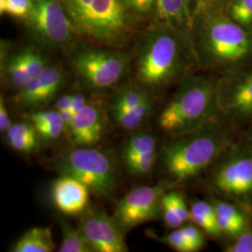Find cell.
<instances>
[{
	"mask_svg": "<svg viewBox=\"0 0 252 252\" xmlns=\"http://www.w3.org/2000/svg\"><path fill=\"white\" fill-rule=\"evenodd\" d=\"M177 185L169 181L154 186H141L130 190L117 203L113 217L126 233L136 226L156 220L161 213V199L164 192Z\"/></svg>",
	"mask_w": 252,
	"mask_h": 252,
	"instance_id": "cell-11",
	"label": "cell"
},
{
	"mask_svg": "<svg viewBox=\"0 0 252 252\" xmlns=\"http://www.w3.org/2000/svg\"><path fill=\"white\" fill-rule=\"evenodd\" d=\"M89 189L72 177L61 175L52 186V198L56 208L65 215H81L89 205Z\"/></svg>",
	"mask_w": 252,
	"mask_h": 252,
	"instance_id": "cell-15",
	"label": "cell"
},
{
	"mask_svg": "<svg viewBox=\"0 0 252 252\" xmlns=\"http://www.w3.org/2000/svg\"><path fill=\"white\" fill-rule=\"evenodd\" d=\"M30 121L35 127L53 123H63L61 113L55 110H38L30 115Z\"/></svg>",
	"mask_w": 252,
	"mask_h": 252,
	"instance_id": "cell-35",
	"label": "cell"
},
{
	"mask_svg": "<svg viewBox=\"0 0 252 252\" xmlns=\"http://www.w3.org/2000/svg\"><path fill=\"white\" fill-rule=\"evenodd\" d=\"M18 54L31 80L38 76L49 65L42 54L34 49H24L18 52Z\"/></svg>",
	"mask_w": 252,
	"mask_h": 252,
	"instance_id": "cell-27",
	"label": "cell"
},
{
	"mask_svg": "<svg viewBox=\"0 0 252 252\" xmlns=\"http://www.w3.org/2000/svg\"><path fill=\"white\" fill-rule=\"evenodd\" d=\"M229 0H197V9L224 10Z\"/></svg>",
	"mask_w": 252,
	"mask_h": 252,
	"instance_id": "cell-37",
	"label": "cell"
},
{
	"mask_svg": "<svg viewBox=\"0 0 252 252\" xmlns=\"http://www.w3.org/2000/svg\"><path fill=\"white\" fill-rule=\"evenodd\" d=\"M189 220L198 226L207 236L217 240L224 239L217 221L215 210L210 202L194 201L189 207Z\"/></svg>",
	"mask_w": 252,
	"mask_h": 252,
	"instance_id": "cell-18",
	"label": "cell"
},
{
	"mask_svg": "<svg viewBox=\"0 0 252 252\" xmlns=\"http://www.w3.org/2000/svg\"><path fill=\"white\" fill-rule=\"evenodd\" d=\"M38 135L46 140H55L64 132L63 123H53L36 127Z\"/></svg>",
	"mask_w": 252,
	"mask_h": 252,
	"instance_id": "cell-36",
	"label": "cell"
},
{
	"mask_svg": "<svg viewBox=\"0 0 252 252\" xmlns=\"http://www.w3.org/2000/svg\"><path fill=\"white\" fill-rule=\"evenodd\" d=\"M153 237H155V239H157L159 242L168 246L176 252H191L189 243L181 227L178 229H174L172 233L165 234L163 236H156V234H153Z\"/></svg>",
	"mask_w": 252,
	"mask_h": 252,
	"instance_id": "cell-32",
	"label": "cell"
},
{
	"mask_svg": "<svg viewBox=\"0 0 252 252\" xmlns=\"http://www.w3.org/2000/svg\"><path fill=\"white\" fill-rule=\"evenodd\" d=\"M32 9V0H0V13L26 20Z\"/></svg>",
	"mask_w": 252,
	"mask_h": 252,
	"instance_id": "cell-29",
	"label": "cell"
},
{
	"mask_svg": "<svg viewBox=\"0 0 252 252\" xmlns=\"http://www.w3.org/2000/svg\"><path fill=\"white\" fill-rule=\"evenodd\" d=\"M243 140L247 144H249L251 147H252V124L249 126V129L245 134Z\"/></svg>",
	"mask_w": 252,
	"mask_h": 252,
	"instance_id": "cell-42",
	"label": "cell"
},
{
	"mask_svg": "<svg viewBox=\"0 0 252 252\" xmlns=\"http://www.w3.org/2000/svg\"><path fill=\"white\" fill-rule=\"evenodd\" d=\"M106 132V114L103 106L89 101L86 107L77 113L68 135L78 147H94Z\"/></svg>",
	"mask_w": 252,
	"mask_h": 252,
	"instance_id": "cell-14",
	"label": "cell"
},
{
	"mask_svg": "<svg viewBox=\"0 0 252 252\" xmlns=\"http://www.w3.org/2000/svg\"><path fill=\"white\" fill-rule=\"evenodd\" d=\"M208 171L211 194L233 202L252 217V147L238 138Z\"/></svg>",
	"mask_w": 252,
	"mask_h": 252,
	"instance_id": "cell-6",
	"label": "cell"
},
{
	"mask_svg": "<svg viewBox=\"0 0 252 252\" xmlns=\"http://www.w3.org/2000/svg\"><path fill=\"white\" fill-rule=\"evenodd\" d=\"M153 98L145 100L135 108L113 117L115 124L126 131H133L144 123L153 110Z\"/></svg>",
	"mask_w": 252,
	"mask_h": 252,
	"instance_id": "cell-23",
	"label": "cell"
},
{
	"mask_svg": "<svg viewBox=\"0 0 252 252\" xmlns=\"http://www.w3.org/2000/svg\"><path fill=\"white\" fill-rule=\"evenodd\" d=\"M223 252H252V220L241 233L232 240L227 241Z\"/></svg>",
	"mask_w": 252,
	"mask_h": 252,
	"instance_id": "cell-31",
	"label": "cell"
},
{
	"mask_svg": "<svg viewBox=\"0 0 252 252\" xmlns=\"http://www.w3.org/2000/svg\"><path fill=\"white\" fill-rule=\"evenodd\" d=\"M169 190L164 192L161 199V213L166 227L170 229H178L185 223L180 219V215L174 206Z\"/></svg>",
	"mask_w": 252,
	"mask_h": 252,
	"instance_id": "cell-30",
	"label": "cell"
},
{
	"mask_svg": "<svg viewBox=\"0 0 252 252\" xmlns=\"http://www.w3.org/2000/svg\"><path fill=\"white\" fill-rule=\"evenodd\" d=\"M62 231V242L58 250L59 252H93L90 244L80 229L75 228L64 220H60Z\"/></svg>",
	"mask_w": 252,
	"mask_h": 252,
	"instance_id": "cell-22",
	"label": "cell"
},
{
	"mask_svg": "<svg viewBox=\"0 0 252 252\" xmlns=\"http://www.w3.org/2000/svg\"><path fill=\"white\" fill-rule=\"evenodd\" d=\"M55 249L49 227H34L28 230L11 248L12 252H52Z\"/></svg>",
	"mask_w": 252,
	"mask_h": 252,
	"instance_id": "cell-19",
	"label": "cell"
},
{
	"mask_svg": "<svg viewBox=\"0 0 252 252\" xmlns=\"http://www.w3.org/2000/svg\"><path fill=\"white\" fill-rule=\"evenodd\" d=\"M11 126V123L9 117V112L6 108L5 101L3 96L0 99V131L7 133L9 127Z\"/></svg>",
	"mask_w": 252,
	"mask_h": 252,
	"instance_id": "cell-38",
	"label": "cell"
},
{
	"mask_svg": "<svg viewBox=\"0 0 252 252\" xmlns=\"http://www.w3.org/2000/svg\"><path fill=\"white\" fill-rule=\"evenodd\" d=\"M77 35L115 48L128 41L135 20L126 0H60Z\"/></svg>",
	"mask_w": 252,
	"mask_h": 252,
	"instance_id": "cell-5",
	"label": "cell"
},
{
	"mask_svg": "<svg viewBox=\"0 0 252 252\" xmlns=\"http://www.w3.org/2000/svg\"><path fill=\"white\" fill-rule=\"evenodd\" d=\"M238 132L218 118L190 133L168 138L161 150L167 181L179 185L209 170L238 139Z\"/></svg>",
	"mask_w": 252,
	"mask_h": 252,
	"instance_id": "cell-3",
	"label": "cell"
},
{
	"mask_svg": "<svg viewBox=\"0 0 252 252\" xmlns=\"http://www.w3.org/2000/svg\"><path fill=\"white\" fill-rule=\"evenodd\" d=\"M89 103L87 97L81 94V93H76L73 94L72 105H71V111L76 115L79 113L83 108L86 107V105Z\"/></svg>",
	"mask_w": 252,
	"mask_h": 252,
	"instance_id": "cell-39",
	"label": "cell"
},
{
	"mask_svg": "<svg viewBox=\"0 0 252 252\" xmlns=\"http://www.w3.org/2000/svg\"><path fill=\"white\" fill-rule=\"evenodd\" d=\"M5 74L9 83L18 90L24 87L31 80L18 53L10 56L6 61Z\"/></svg>",
	"mask_w": 252,
	"mask_h": 252,
	"instance_id": "cell-26",
	"label": "cell"
},
{
	"mask_svg": "<svg viewBox=\"0 0 252 252\" xmlns=\"http://www.w3.org/2000/svg\"><path fill=\"white\" fill-rule=\"evenodd\" d=\"M65 75L57 65H48L34 79L19 89L14 101L18 107L31 108L49 103L63 86Z\"/></svg>",
	"mask_w": 252,
	"mask_h": 252,
	"instance_id": "cell-13",
	"label": "cell"
},
{
	"mask_svg": "<svg viewBox=\"0 0 252 252\" xmlns=\"http://www.w3.org/2000/svg\"><path fill=\"white\" fill-rule=\"evenodd\" d=\"M135 80L151 93L177 85L199 70L189 32L153 24L136 53Z\"/></svg>",
	"mask_w": 252,
	"mask_h": 252,
	"instance_id": "cell-2",
	"label": "cell"
},
{
	"mask_svg": "<svg viewBox=\"0 0 252 252\" xmlns=\"http://www.w3.org/2000/svg\"><path fill=\"white\" fill-rule=\"evenodd\" d=\"M152 97L151 92L138 82L127 84L115 94L110 104L112 117L126 112Z\"/></svg>",
	"mask_w": 252,
	"mask_h": 252,
	"instance_id": "cell-20",
	"label": "cell"
},
{
	"mask_svg": "<svg viewBox=\"0 0 252 252\" xmlns=\"http://www.w3.org/2000/svg\"><path fill=\"white\" fill-rule=\"evenodd\" d=\"M158 159V152L153 151L125 162L126 168L135 176H145L153 170Z\"/></svg>",
	"mask_w": 252,
	"mask_h": 252,
	"instance_id": "cell-28",
	"label": "cell"
},
{
	"mask_svg": "<svg viewBox=\"0 0 252 252\" xmlns=\"http://www.w3.org/2000/svg\"><path fill=\"white\" fill-rule=\"evenodd\" d=\"M223 11L239 26L252 30V0H229Z\"/></svg>",
	"mask_w": 252,
	"mask_h": 252,
	"instance_id": "cell-25",
	"label": "cell"
},
{
	"mask_svg": "<svg viewBox=\"0 0 252 252\" xmlns=\"http://www.w3.org/2000/svg\"><path fill=\"white\" fill-rule=\"evenodd\" d=\"M25 22L32 38L47 49H65L77 36L60 0H32V9Z\"/></svg>",
	"mask_w": 252,
	"mask_h": 252,
	"instance_id": "cell-9",
	"label": "cell"
},
{
	"mask_svg": "<svg viewBox=\"0 0 252 252\" xmlns=\"http://www.w3.org/2000/svg\"><path fill=\"white\" fill-rule=\"evenodd\" d=\"M60 113H61V117H62V120H63V126H64V132L66 134H68L75 115H74V113L71 111V109L64 110V111H62Z\"/></svg>",
	"mask_w": 252,
	"mask_h": 252,
	"instance_id": "cell-41",
	"label": "cell"
},
{
	"mask_svg": "<svg viewBox=\"0 0 252 252\" xmlns=\"http://www.w3.org/2000/svg\"><path fill=\"white\" fill-rule=\"evenodd\" d=\"M185 237L189 243L191 252H197L204 249L206 245L205 233L194 223H188L181 227Z\"/></svg>",
	"mask_w": 252,
	"mask_h": 252,
	"instance_id": "cell-33",
	"label": "cell"
},
{
	"mask_svg": "<svg viewBox=\"0 0 252 252\" xmlns=\"http://www.w3.org/2000/svg\"><path fill=\"white\" fill-rule=\"evenodd\" d=\"M209 202L216 213L217 221L224 239L232 240L252 222V217L236 204L211 195Z\"/></svg>",
	"mask_w": 252,
	"mask_h": 252,
	"instance_id": "cell-17",
	"label": "cell"
},
{
	"mask_svg": "<svg viewBox=\"0 0 252 252\" xmlns=\"http://www.w3.org/2000/svg\"><path fill=\"white\" fill-rule=\"evenodd\" d=\"M55 168L61 175L80 180L97 197H110L116 186L113 161L93 147H78L63 153Z\"/></svg>",
	"mask_w": 252,
	"mask_h": 252,
	"instance_id": "cell-7",
	"label": "cell"
},
{
	"mask_svg": "<svg viewBox=\"0 0 252 252\" xmlns=\"http://www.w3.org/2000/svg\"><path fill=\"white\" fill-rule=\"evenodd\" d=\"M196 10L197 0H156L153 21L189 32Z\"/></svg>",
	"mask_w": 252,
	"mask_h": 252,
	"instance_id": "cell-16",
	"label": "cell"
},
{
	"mask_svg": "<svg viewBox=\"0 0 252 252\" xmlns=\"http://www.w3.org/2000/svg\"><path fill=\"white\" fill-rule=\"evenodd\" d=\"M199 70L217 77L252 65V30L223 10L197 9L189 31Z\"/></svg>",
	"mask_w": 252,
	"mask_h": 252,
	"instance_id": "cell-1",
	"label": "cell"
},
{
	"mask_svg": "<svg viewBox=\"0 0 252 252\" xmlns=\"http://www.w3.org/2000/svg\"><path fill=\"white\" fill-rule=\"evenodd\" d=\"M37 136L39 135L32 123L14 124L11 125L7 131V139L9 146L19 153L34 152L38 145Z\"/></svg>",
	"mask_w": 252,
	"mask_h": 252,
	"instance_id": "cell-21",
	"label": "cell"
},
{
	"mask_svg": "<svg viewBox=\"0 0 252 252\" xmlns=\"http://www.w3.org/2000/svg\"><path fill=\"white\" fill-rule=\"evenodd\" d=\"M72 69L78 79L93 90L116 85L129 69L130 58L114 48H83L73 55Z\"/></svg>",
	"mask_w": 252,
	"mask_h": 252,
	"instance_id": "cell-8",
	"label": "cell"
},
{
	"mask_svg": "<svg viewBox=\"0 0 252 252\" xmlns=\"http://www.w3.org/2000/svg\"><path fill=\"white\" fill-rule=\"evenodd\" d=\"M72 98L73 94H65L61 95L56 102V109L59 112L70 109L71 105H72Z\"/></svg>",
	"mask_w": 252,
	"mask_h": 252,
	"instance_id": "cell-40",
	"label": "cell"
},
{
	"mask_svg": "<svg viewBox=\"0 0 252 252\" xmlns=\"http://www.w3.org/2000/svg\"><path fill=\"white\" fill-rule=\"evenodd\" d=\"M79 227L94 252H128L125 232L103 208H87L81 214Z\"/></svg>",
	"mask_w": 252,
	"mask_h": 252,
	"instance_id": "cell-12",
	"label": "cell"
},
{
	"mask_svg": "<svg viewBox=\"0 0 252 252\" xmlns=\"http://www.w3.org/2000/svg\"></svg>",
	"mask_w": 252,
	"mask_h": 252,
	"instance_id": "cell-43",
	"label": "cell"
},
{
	"mask_svg": "<svg viewBox=\"0 0 252 252\" xmlns=\"http://www.w3.org/2000/svg\"><path fill=\"white\" fill-rule=\"evenodd\" d=\"M156 147L157 139L154 135L149 133H137L126 141L122 153L123 161L126 162L136 156L156 151Z\"/></svg>",
	"mask_w": 252,
	"mask_h": 252,
	"instance_id": "cell-24",
	"label": "cell"
},
{
	"mask_svg": "<svg viewBox=\"0 0 252 252\" xmlns=\"http://www.w3.org/2000/svg\"><path fill=\"white\" fill-rule=\"evenodd\" d=\"M219 77L192 73L177 84L157 124L168 138L185 135L219 118Z\"/></svg>",
	"mask_w": 252,
	"mask_h": 252,
	"instance_id": "cell-4",
	"label": "cell"
},
{
	"mask_svg": "<svg viewBox=\"0 0 252 252\" xmlns=\"http://www.w3.org/2000/svg\"><path fill=\"white\" fill-rule=\"evenodd\" d=\"M156 0H126L135 19H153Z\"/></svg>",
	"mask_w": 252,
	"mask_h": 252,
	"instance_id": "cell-34",
	"label": "cell"
},
{
	"mask_svg": "<svg viewBox=\"0 0 252 252\" xmlns=\"http://www.w3.org/2000/svg\"><path fill=\"white\" fill-rule=\"evenodd\" d=\"M219 119L235 129L252 124V65L219 77Z\"/></svg>",
	"mask_w": 252,
	"mask_h": 252,
	"instance_id": "cell-10",
	"label": "cell"
}]
</instances>
